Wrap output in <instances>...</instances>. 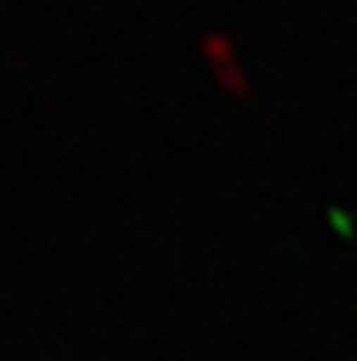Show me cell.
Wrapping results in <instances>:
<instances>
[{"label":"cell","instance_id":"7a4b0ae2","mask_svg":"<svg viewBox=\"0 0 357 361\" xmlns=\"http://www.w3.org/2000/svg\"><path fill=\"white\" fill-rule=\"evenodd\" d=\"M215 73H219V80L226 84L230 92H237V95H248V92H251V84H248V77L237 70V62H230V66H215Z\"/></svg>","mask_w":357,"mask_h":361},{"label":"cell","instance_id":"6da1fadb","mask_svg":"<svg viewBox=\"0 0 357 361\" xmlns=\"http://www.w3.org/2000/svg\"><path fill=\"white\" fill-rule=\"evenodd\" d=\"M201 51L212 59L215 66H230V62H234V40L223 37V33H208L201 40Z\"/></svg>","mask_w":357,"mask_h":361}]
</instances>
